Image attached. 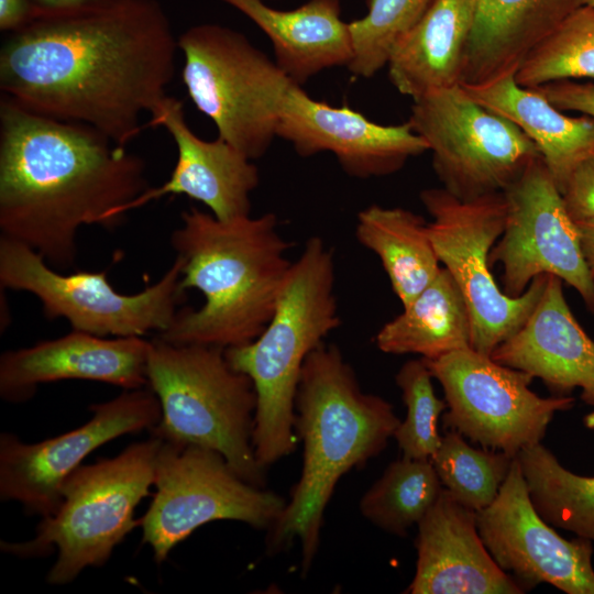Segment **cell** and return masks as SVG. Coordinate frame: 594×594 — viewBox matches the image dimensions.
<instances>
[{
	"label": "cell",
	"mask_w": 594,
	"mask_h": 594,
	"mask_svg": "<svg viewBox=\"0 0 594 594\" xmlns=\"http://www.w3.org/2000/svg\"><path fill=\"white\" fill-rule=\"evenodd\" d=\"M178 48L157 0H99L37 13L0 50V89L18 106L87 124L125 146L165 97Z\"/></svg>",
	"instance_id": "6da1fadb"
},
{
	"label": "cell",
	"mask_w": 594,
	"mask_h": 594,
	"mask_svg": "<svg viewBox=\"0 0 594 594\" xmlns=\"http://www.w3.org/2000/svg\"><path fill=\"white\" fill-rule=\"evenodd\" d=\"M144 161L87 124L44 117L1 97L0 230L48 265L75 266L81 226L114 228L147 190Z\"/></svg>",
	"instance_id": "7a4b0ae2"
},
{
	"label": "cell",
	"mask_w": 594,
	"mask_h": 594,
	"mask_svg": "<svg viewBox=\"0 0 594 594\" xmlns=\"http://www.w3.org/2000/svg\"><path fill=\"white\" fill-rule=\"evenodd\" d=\"M182 222L170 235L182 260L180 285L198 289L205 302L179 309L157 337L221 349L253 341L272 318L293 265L286 257L292 244L278 232L277 217L220 220L190 208Z\"/></svg>",
	"instance_id": "3957f363"
},
{
	"label": "cell",
	"mask_w": 594,
	"mask_h": 594,
	"mask_svg": "<svg viewBox=\"0 0 594 594\" xmlns=\"http://www.w3.org/2000/svg\"><path fill=\"white\" fill-rule=\"evenodd\" d=\"M399 424L392 404L361 389L338 346L321 343L311 351L295 400V431L304 446L301 473L280 517L267 530V551L276 553L298 540L306 574L338 481L376 457Z\"/></svg>",
	"instance_id": "277c9868"
},
{
	"label": "cell",
	"mask_w": 594,
	"mask_h": 594,
	"mask_svg": "<svg viewBox=\"0 0 594 594\" xmlns=\"http://www.w3.org/2000/svg\"><path fill=\"white\" fill-rule=\"evenodd\" d=\"M334 257L311 237L293 262L272 318L253 341L224 349L230 365L256 393L252 443L266 469L296 448L295 400L307 356L341 324L334 295Z\"/></svg>",
	"instance_id": "5b68a950"
},
{
	"label": "cell",
	"mask_w": 594,
	"mask_h": 594,
	"mask_svg": "<svg viewBox=\"0 0 594 594\" xmlns=\"http://www.w3.org/2000/svg\"><path fill=\"white\" fill-rule=\"evenodd\" d=\"M147 386L158 398L162 417L153 436L221 454L244 481L263 486L252 433L256 393L252 380L234 370L224 349L150 341Z\"/></svg>",
	"instance_id": "8992f818"
},
{
	"label": "cell",
	"mask_w": 594,
	"mask_h": 594,
	"mask_svg": "<svg viewBox=\"0 0 594 594\" xmlns=\"http://www.w3.org/2000/svg\"><path fill=\"white\" fill-rule=\"evenodd\" d=\"M163 439L152 436L111 459L80 465L65 481L57 509L22 543L1 542L3 551L30 558L58 550L48 572L50 584L75 580L88 566H100L136 526L134 509L155 481Z\"/></svg>",
	"instance_id": "52a82bcc"
},
{
	"label": "cell",
	"mask_w": 594,
	"mask_h": 594,
	"mask_svg": "<svg viewBox=\"0 0 594 594\" xmlns=\"http://www.w3.org/2000/svg\"><path fill=\"white\" fill-rule=\"evenodd\" d=\"M182 79L196 108L250 160L262 157L277 136L284 100L295 84L249 38L220 24L202 23L177 40Z\"/></svg>",
	"instance_id": "ba28073f"
},
{
	"label": "cell",
	"mask_w": 594,
	"mask_h": 594,
	"mask_svg": "<svg viewBox=\"0 0 594 594\" xmlns=\"http://www.w3.org/2000/svg\"><path fill=\"white\" fill-rule=\"evenodd\" d=\"M432 221L428 232L438 258L458 284L470 311L471 348L491 353L514 334L536 307L547 282L537 276L518 297H509L492 275L490 255L506 222L504 193L461 200L444 188L421 190Z\"/></svg>",
	"instance_id": "9c48e42d"
},
{
	"label": "cell",
	"mask_w": 594,
	"mask_h": 594,
	"mask_svg": "<svg viewBox=\"0 0 594 594\" xmlns=\"http://www.w3.org/2000/svg\"><path fill=\"white\" fill-rule=\"evenodd\" d=\"M106 272L62 274L30 246L0 237L1 288L33 294L48 319L65 318L73 330L98 337H142L172 324L185 300L182 260L154 285L133 295L118 293Z\"/></svg>",
	"instance_id": "30bf717a"
},
{
	"label": "cell",
	"mask_w": 594,
	"mask_h": 594,
	"mask_svg": "<svg viewBox=\"0 0 594 594\" xmlns=\"http://www.w3.org/2000/svg\"><path fill=\"white\" fill-rule=\"evenodd\" d=\"M408 122L426 141L442 188L461 200L504 193L541 157L517 125L477 103L462 85L413 100Z\"/></svg>",
	"instance_id": "8fae6325"
},
{
	"label": "cell",
	"mask_w": 594,
	"mask_h": 594,
	"mask_svg": "<svg viewBox=\"0 0 594 594\" xmlns=\"http://www.w3.org/2000/svg\"><path fill=\"white\" fill-rule=\"evenodd\" d=\"M156 493L140 518L144 543L156 563L200 526L237 520L271 529L286 503L278 494L240 477L218 452L164 441L157 454Z\"/></svg>",
	"instance_id": "7c38bea8"
},
{
	"label": "cell",
	"mask_w": 594,
	"mask_h": 594,
	"mask_svg": "<svg viewBox=\"0 0 594 594\" xmlns=\"http://www.w3.org/2000/svg\"><path fill=\"white\" fill-rule=\"evenodd\" d=\"M426 361L444 393V427L513 458L540 443L554 414L574 404L570 396H538L531 375L472 348Z\"/></svg>",
	"instance_id": "4fadbf2b"
},
{
	"label": "cell",
	"mask_w": 594,
	"mask_h": 594,
	"mask_svg": "<svg viewBox=\"0 0 594 594\" xmlns=\"http://www.w3.org/2000/svg\"><path fill=\"white\" fill-rule=\"evenodd\" d=\"M504 195L505 228L490 255L491 265L503 267L504 294L518 297L534 278L550 274L572 286L594 314V277L582 252L576 222L541 157Z\"/></svg>",
	"instance_id": "5bb4252c"
},
{
	"label": "cell",
	"mask_w": 594,
	"mask_h": 594,
	"mask_svg": "<svg viewBox=\"0 0 594 594\" xmlns=\"http://www.w3.org/2000/svg\"><path fill=\"white\" fill-rule=\"evenodd\" d=\"M81 427L37 443H24L9 432L0 436V496L21 503L29 514L51 516L62 501L67 477L100 446L127 433L154 429L161 420L158 398L151 388L125 389L89 407Z\"/></svg>",
	"instance_id": "9a60e30c"
},
{
	"label": "cell",
	"mask_w": 594,
	"mask_h": 594,
	"mask_svg": "<svg viewBox=\"0 0 594 594\" xmlns=\"http://www.w3.org/2000/svg\"><path fill=\"white\" fill-rule=\"evenodd\" d=\"M476 522L494 561L525 591L549 583L568 594H594L592 541L566 540L539 515L517 458Z\"/></svg>",
	"instance_id": "2e32d148"
},
{
	"label": "cell",
	"mask_w": 594,
	"mask_h": 594,
	"mask_svg": "<svg viewBox=\"0 0 594 594\" xmlns=\"http://www.w3.org/2000/svg\"><path fill=\"white\" fill-rule=\"evenodd\" d=\"M276 134L299 156L332 153L342 169L356 178L394 174L409 158L428 151L408 121L396 125L373 122L348 106L312 99L297 84L284 100Z\"/></svg>",
	"instance_id": "e0dca14e"
},
{
	"label": "cell",
	"mask_w": 594,
	"mask_h": 594,
	"mask_svg": "<svg viewBox=\"0 0 594 594\" xmlns=\"http://www.w3.org/2000/svg\"><path fill=\"white\" fill-rule=\"evenodd\" d=\"M151 127H164L177 147L169 179L148 188L124 205L119 213L142 207L165 195H186L202 202L220 220L251 216V193L260 183L257 167L233 145L217 138L205 141L185 120L183 101L165 96L150 113Z\"/></svg>",
	"instance_id": "ac0fdd59"
},
{
	"label": "cell",
	"mask_w": 594,
	"mask_h": 594,
	"mask_svg": "<svg viewBox=\"0 0 594 594\" xmlns=\"http://www.w3.org/2000/svg\"><path fill=\"white\" fill-rule=\"evenodd\" d=\"M148 348L150 341L141 337L105 339L73 330L58 339L7 351L0 358V395L8 402H23L37 385L63 380L142 388L147 386Z\"/></svg>",
	"instance_id": "d6986e66"
},
{
	"label": "cell",
	"mask_w": 594,
	"mask_h": 594,
	"mask_svg": "<svg viewBox=\"0 0 594 594\" xmlns=\"http://www.w3.org/2000/svg\"><path fill=\"white\" fill-rule=\"evenodd\" d=\"M411 594H521L526 591L492 558L476 512L446 488L418 522Z\"/></svg>",
	"instance_id": "ffe728a7"
},
{
	"label": "cell",
	"mask_w": 594,
	"mask_h": 594,
	"mask_svg": "<svg viewBox=\"0 0 594 594\" xmlns=\"http://www.w3.org/2000/svg\"><path fill=\"white\" fill-rule=\"evenodd\" d=\"M495 362L542 380L559 394L582 389L594 406V341L572 314L562 280L547 274L543 292L522 326L490 355Z\"/></svg>",
	"instance_id": "44dd1931"
},
{
	"label": "cell",
	"mask_w": 594,
	"mask_h": 594,
	"mask_svg": "<svg viewBox=\"0 0 594 594\" xmlns=\"http://www.w3.org/2000/svg\"><path fill=\"white\" fill-rule=\"evenodd\" d=\"M585 0H477L461 85L516 75L526 57Z\"/></svg>",
	"instance_id": "7402d4cb"
},
{
	"label": "cell",
	"mask_w": 594,
	"mask_h": 594,
	"mask_svg": "<svg viewBox=\"0 0 594 594\" xmlns=\"http://www.w3.org/2000/svg\"><path fill=\"white\" fill-rule=\"evenodd\" d=\"M222 1L267 35L277 66L299 86L324 69L348 67L353 57L349 22L341 18L340 0H308L293 10L274 9L263 0Z\"/></svg>",
	"instance_id": "603a6c76"
},
{
	"label": "cell",
	"mask_w": 594,
	"mask_h": 594,
	"mask_svg": "<svg viewBox=\"0 0 594 594\" xmlns=\"http://www.w3.org/2000/svg\"><path fill=\"white\" fill-rule=\"evenodd\" d=\"M477 0H433L387 63L399 94L418 99L461 85Z\"/></svg>",
	"instance_id": "cb8c5ba5"
},
{
	"label": "cell",
	"mask_w": 594,
	"mask_h": 594,
	"mask_svg": "<svg viewBox=\"0 0 594 594\" xmlns=\"http://www.w3.org/2000/svg\"><path fill=\"white\" fill-rule=\"evenodd\" d=\"M462 86L477 103L508 119L530 139L561 193L575 167L594 151L593 119L564 114L536 88L518 85L515 75Z\"/></svg>",
	"instance_id": "d4e9b609"
},
{
	"label": "cell",
	"mask_w": 594,
	"mask_h": 594,
	"mask_svg": "<svg viewBox=\"0 0 594 594\" xmlns=\"http://www.w3.org/2000/svg\"><path fill=\"white\" fill-rule=\"evenodd\" d=\"M472 322L466 301L447 268L375 336L388 354H419L436 360L471 348Z\"/></svg>",
	"instance_id": "484cf974"
},
{
	"label": "cell",
	"mask_w": 594,
	"mask_h": 594,
	"mask_svg": "<svg viewBox=\"0 0 594 594\" xmlns=\"http://www.w3.org/2000/svg\"><path fill=\"white\" fill-rule=\"evenodd\" d=\"M356 240L376 254L403 307L439 274L425 219L404 208L372 205L358 215Z\"/></svg>",
	"instance_id": "4316f807"
},
{
	"label": "cell",
	"mask_w": 594,
	"mask_h": 594,
	"mask_svg": "<svg viewBox=\"0 0 594 594\" xmlns=\"http://www.w3.org/2000/svg\"><path fill=\"white\" fill-rule=\"evenodd\" d=\"M531 502L551 526L594 542V476L570 472L541 443L517 454Z\"/></svg>",
	"instance_id": "83f0119b"
},
{
	"label": "cell",
	"mask_w": 594,
	"mask_h": 594,
	"mask_svg": "<svg viewBox=\"0 0 594 594\" xmlns=\"http://www.w3.org/2000/svg\"><path fill=\"white\" fill-rule=\"evenodd\" d=\"M442 488L430 459L403 455L364 493L360 512L382 530L403 537L418 525Z\"/></svg>",
	"instance_id": "f1b7e54d"
},
{
	"label": "cell",
	"mask_w": 594,
	"mask_h": 594,
	"mask_svg": "<svg viewBox=\"0 0 594 594\" xmlns=\"http://www.w3.org/2000/svg\"><path fill=\"white\" fill-rule=\"evenodd\" d=\"M513 459L501 451L475 449L460 432L449 430L431 462L442 487L460 504L479 512L497 496Z\"/></svg>",
	"instance_id": "f546056e"
},
{
	"label": "cell",
	"mask_w": 594,
	"mask_h": 594,
	"mask_svg": "<svg viewBox=\"0 0 594 594\" xmlns=\"http://www.w3.org/2000/svg\"><path fill=\"white\" fill-rule=\"evenodd\" d=\"M581 78H594V9L586 4L538 45L515 75L526 88Z\"/></svg>",
	"instance_id": "4dcf8cb0"
},
{
	"label": "cell",
	"mask_w": 594,
	"mask_h": 594,
	"mask_svg": "<svg viewBox=\"0 0 594 594\" xmlns=\"http://www.w3.org/2000/svg\"><path fill=\"white\" fill-rule=\"evenodd\" d=\"M432 1L366 0V14L349 22L353 57L346 68L356 77L370 78L387 66L398 42Z\"/></svg>",
	"instance_id": "1f68e13d"
},
{
	"label": "cell",
	"mask_w": 594,
	"mask_h": 594,
	"mask_svg": "<svg viewBox=\"0 0 594 594\" xmlns=\"http://www.w3.org/2000/svg\"><path fill=\"white\" fill-rule=\"evenodd\" d=\"M432 378L424 358L406 362L396 374L407 414L394 438L404 457L431 460L441 443L438 422L447 403L436 396Z\"/></svg>",
	"instance_id": "d6a6232c"
},
{
	"label": "cell",
	"mask_w": 594,
	"mask_h": 594,
	"mask_svg": "<svg viewBox=\"0 0 594 594\" xmlns=\"http://www.w3.org/2000/svg\"><path fill=\"white\" fill-rule=\"evenodd\" d=\"M562 196L574 221L594 218V151L575 167Z\"/></svg>",
	"instance_id": "836d02e7"
},
{
	"label": "cell",
	"mask_w": 594,
	"mask_h": 594,
	"mask_svg": "<svg viewBox=\"0 0 594 594\" xmlns=\"http://www.w3.org/2000/svg\"><path fill=\"white\" fill-rule=\"evenodd\" d=\"M560 110L576 111L594 120V84L559 80L536 88Z\"/></svg>",
	"instance_id": "e575fe53"
},
{
	"label": "cell",
	"mask_w": 594,
	"mask_h": 594,
	"mask_svg": "<svg viewBox=\"0 0 594 594\" xmlns=\"http://www.w3.org/2000/svg\"><path fill=\"white\" fill-rule=\"evenodd\" d=\"M36 15V9L31 0H0V30L14 32Z\"/></svg>",
	"instance_id": "d590c367"
},
{
	"label": "cell",
	"mask_w": 594,
	"mask_h": 594,
	"mask_svg": "<svg viewBox=\"0 0 594 594\" xmlns=\"http://www.w3.org/2000/svg\"><path fill=\"white\" fill-rule=\"evenodd\" d=\"M586 265L594 277V218L575 221Z\"/></svg>",
	"instance_id": "8d00e7d4"
},
{
	"label": "cell",
	"mask_w": 594,
	"mask_h": 594,
	"mask_svg": "<svg viewBox=\"0 0 594 594\" xmlns=\"http://www.w3.org/2000/svg\"><path fill=\"white\" fill-rule=\"evenodd\" d=\"M99 0H31L37 13L73 10Z\"/></svg>",
	"instance_id": "74e56055"
},
{
	"label": "cell",
	"mask_w": 594,
	"mask_h": 594,
	"mask_svg": "<svg viewBox=\"0 0 594 594\" xmlns=\"http://www.w3.org/2000/svg\"><path fill=\"white\" fill-rule=\"evenodd\" d=\"M584 424L587 428L594 429V411L584 418Z\"/></svg>",
	"instance_id": "f35d334b"
},
{
	"label": "cell",
	"mask_w": 594,
	"mask_h": 594,
	"mask_svg": "<svg viewBox=\"0 0 594 594\" xmlns=\"http://www.w3.org/2000/svg\"><path fill=\"white\" fill-rule=\"evenodd\" d=\"M585 4L594 9V0H585Z\"/></svg>",
	"instance_id": "ab89813d"
}]
</instances>
